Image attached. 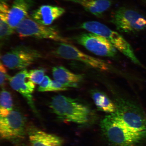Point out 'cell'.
I'll use <instances>...</instances> for the list:
<instances>
[{
  "mask_svg": "<svg viewBox=\"0 0 146 146\" xmlns=\"http://www.w3.org/2000/svg\"><path fill=\"white\" fill-rule=\"evenodd\" d=\"M100 126L106 139L113 146H135L145 139L114 113L106 116Z\"/></svg>",
  "mask_w": 146,
  "mask_h": 146,
  "instance_id": "cell-1",
  "label": "cell"
},
{
  "mask_svg": "<svg viewBox=\"0 0 146 146\" xmlns=\"http://www.w3.org/2000/svg\"><path fill=\"white\" fill-rule=\"evenodd\" d=\"M49 106L57 117L63 121L80 125L89 121L90 110L76 99L58 95L52 98Z\"/></svg>",
  "mask_w": 146,
  "mask_h": 146,
  "instance_id": "cell-2",
  "label": "cell"
},
{
  "mask_svg": "<svg viewBox=\"0 0 146 146\" xmlns=\"http://www.w3.org/2000/svg\"><path fill=\"white\" fill-rule=\"evenodd\" d=\"M114 103L116 111L114 113L128 127L146 138V115L137 104L127 98L118 97Z\"/></svg>",
  "mask_w": 146,
  "mask_h": 146,
  "instance_id": "cell-3",
  "label": "cell"
},
{
  "mask_svg": "<svg viewBox=\"0 0 146 146\" xmlns=\"http://www.w3.org/2000/svg\"><path fill=\"white\" fill-rule=\"evenodd\" d=\"M78 28L103 36L133 63L142 66L132 47L126 40L118 33L111 30L103 24L96 21H87L82 23Z\"/></svg>",
  "mask_w": 146,
  "mask_h": 146,
  "instance_id": "cell-4",
  "label": "cell"
},
{
  "mask_svg": "<svg viewBox=\"0 0 146 146\" xmlns=\"http://www.w3.org/2000/svg\"><path fill=\"white\" fill-rule=\"evenodd\" d=\"M15 31L21 38L48 39L60 42L68 43L69 41L67 38L62 35L56 27L40 24L28 17L21 21L16 28Z\"/></svg>",
  "mask_w": 146,
  "mask_h": 146,
  "instance_id": "cell-5",
  "label": "cell"
},
{
  "mask_svg": "<svg viewBox=\"0 0 146 146\" xmlns=\"http://www.w3.org/2000/svg\"><path fill=\"white\" fill-rule=\"evenodd\" d=\"M111 22L120 32L135 33L146 29V19L143 15L133 9L121 7L113 14Z\"/></svg>",
  "mask_w": 146,
  "mask_h": 146,
  "instance_id": "cell-6",
  "label": "cell"
},
{
  "mask_svg": "<svg viewBox=\"0 0 146 146\" xmlns=\"http://www.w3.org/2000/svg\"><path fill=\"white\" fill-rule=\"evenodd\" d=\"M41 53L26 46H18L1 56V62L11 69L23 70L42 57Z\"/></svg>",
  "mask_w": 146,
  "mask_h": 146,
  "instance_id": "cell-7",
  "label": "cell"
},
{
  "mask_svg": "<svg viewBox=\"0 0 146 146\" xmlns=\"http://www.w3.org/2000/svg\"><path fill=\"white\" fill-rule=\"evenodd\" d=\"M25 133V118L17 110H13L6 116L0 118V135L3 139L18 141Z\"/></svg>",
  "mask_w": 146,
  "mask_h": 146,
  "instance_id": "cell-8",
  "label": "cell"
},
{
  "mask_svg": "<svg viewBox=\"0 0 146 146\" xmlns=\"http://www.w3.org/2000/svg\"><path fill=\"white\" fill-rule=\"evenodd\" d=\"M53 53L58 57L65 59L76 60L100 70L106 71L110 69L109 65L103 60L85 54L68 43H60L54 49Z\"/></svg>",
  "mask_w": 146,
  "mask_h": 146,
  "instance_id": "cell-9",
  "label": "cell"
},
{
  "mask_svg": "<svg viewBox=\"0 0 146 146\" xmlns=\"http://www.w3.org/2000/svg\"><path fill=\"white\" fill-rule=\"evenodd\" d=\"M76 42L98 56L113 57L116 48L104 37L93 33H84L74 38Z\"/></svg>",
  "mask_w": 146,
  "mask_h": 146,
  "instance_id": "cell-10",
  "label": "cell"
},
{
  "mask_svg": "<svg viewBox=\"0 0 146 146\" xmlns=\"http://www.w3.org/2000/svg\"><path fill=\"white\" fill-rule=\"evenodd\" d=\"M9 80L12 88L25 98L33 112L38 114L33 95L35 85L30 79L29 72L26 69L20 71L12 77L10 76Z\"/></svg>",
  "mask_w": 146,
  "mask_h": 146,
  "instance_id": "cell-11",
  "label": "cell"
},
{
  "mask_svg": "<svg viewBox=\"0 0 146 146\" xmlns=\"http://www.w3.org/2000/svg\"><path fill=\"white\" fill-rule=\"evenodd\" d=\"M65 12V9L61 7L43 5L33 11L31 18L40 24L50 26Z\"/></svg>",
  "mask_w": 146,
  "mask_h": 146,
  "instance_id": "cell-12",
  "label": "cell"
},
{
  "mask_svg": "<svg viewBox=\"0 0 146 146\" xmlns=\"http://www.w3.org/2000/svg\"><path fill=\"white\" fill-rule=\"evenodd\" d=\"M35 3V0H13L9 10L8 21L12 28L15 29L28 16L31 9Z\"/></svg>",
  "mask_w": 146,
  "mask_h": 146,
  "instance_id": "cell-13",
  "label": "cell"
},
{
  "mask_svg": "<svg viewBox=\"0 0 146 146\" xmlns=\"http://www.w3.org/2000/svg\"><path fill=\"white\" fill-rule=\"evenodd\" d=\"M29 138L30 146H62L60 137L38 129L30 131Z\"/></svg>",
  "mask_w": 146,
  "mask_h": 146,
  "instance_id": "cell-14",
  "label": "cell"
},
{
  "mask_svg": "<svg viewBox=\"0 0 146 146\" xmlns=\"http://www.w3.org/2000/svg\"><path fill=\"white\" fill-rule=\"evenodd\" d=\"M78 3L90 13L100 17L112 6L111 0H65Z\"/></svg>",
  "mask_w": 146,
  "mask_h": 146,
  "instance_id": "cell-15",
  "label": "cell"
},
{
  "mask_svg": "<svg viewBox=\"0 0 146 146\" xmlns=\"http://www.w3.org/2000/svg\"><path fill=\"white\" fill-rule=\"evenodd\" d=\"M52 74L54 80L70 88L78 87L83 78L81 75L74 74L63 66L53 67Z\"/></svg>",
  "mask_w": 146,
  "mask_h": 146,
  "instance_id": "cell-16",
  "label": "cell"
},
{
  "mask_svg": "<svg viewBox=\"0 0 146 146\" xmlns=\"http://www.w3.org/2000/svg\"><path fill=\"white\" fill-rule=\"evenodd\" d=\"M10 7L7 0L0 2V39L1 44H3L12 35L15 30L9 25L8 15Z\"/></svg>",
  "mask_w": 146,
  "mask_h": 146,
  "instance_id": "cell-17",
  "label": "cell"
},
{
  "mask_svg": "<svg viewBox=\"0 0 146 146\" xmlns=\"http://www.w3.org/2000/svg\"><path fill=\"white\" fill-rule=\"evenodd\" d=\"M91 95L99 110L109 114L115 112L116 108L114 102L105 93L99 90H94L91 91Z\"/></svg>",
  "mask_w": 146,
  "mask_h": 146,
  "instance_id": "cell-18",
  "label": "cell"
},
{
  "mask_svg": "<svg viewBox=\"0 0 146 146\" xmlns=\"http://www.w3.org/2000/svg\"><path fill=\"white\" fill-rule=\"evenodd\" d=\"M13 101L11 95L8 91L3 89L0 97V115L5 117L13 110Z\"/></svg>",
  "mask_w": 146,
  "mask_h": 146,
  "instance_id": "cell-19",
  "label": "cell"
},
{
  "mask_svg": "<svg viewBox=\"0 0 146 146\" xmlns=\"http://www.w3.org/2000/svg\"><path fill=\"white\" fill-rule=\"evenodd\" d=\"M45 70L43 69H35L29 72V78L35 84H40L44 77Z\"/></svg>",
  "mask_w": 146,
  "mask_h": 146,
  "instance_id": "cell-20",
  "label": "cell"
},
{
  "mask_svg": "<svg viewBox=\"0 0 146 146\" xmlns=\"http://www.w3.org/2000/svg\"><path fill=\"white\" fill-rule=\"evenodd\" d=\"M69 88L70 87L68 85L60 83L55 80H52L47 92L65 91L68 90Z\"/></svg>",
  "mask_w": 146,
  "mask_h": 146,
  "instance_id": "cell-21",
  "label": "cell"
},
{
  "mask_svg": "<svg viewBox=\"0 0 146 146\" xmlns=\"http://www.w3.org/2000/svg\"><path fill=\"white\" fill-rule=\"evenodd\" d=\"M10 76H8L5 66L1 62L0 64V84L1 87L3 89L5 85V82L9 79Z\"/></svg>",
  "mask_w": 146,
  "mask_h": 146,
  "instance_id": "cell-22",
  "label": "cell"
},
{
  "mask_svg": "<svg viewBox=\"0 0 146 146\" xmlns=\"http://www.w3.org/2000/svg\"><path fill=\"white\" fill-rule=\"evenodd\" d=\"M52 81L48 76H45L42 81L39 84L38 91L41 92H47Z\"/></svg>",
  "mask_w": 146,
  "mask_h": 146,
  "instance_id": "cell-23",
  "label": "cell"
}]
</instances>
